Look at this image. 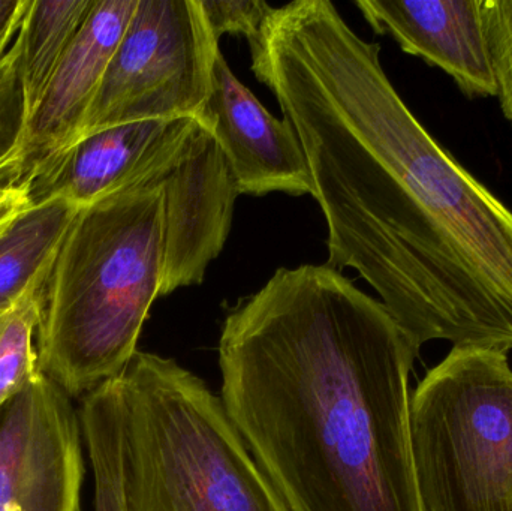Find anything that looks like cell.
I'll use <instances>...</instances> for the list:
<instances>
[{"label": "cell", "mask_w": 512, "mask_h": 511, "mask_svg": "<svg viewBox=\"0 0 512 511\" xmlns=\"http://www.w3.org/2000/svg\"><path fill=\"white\" fill-rule=\"evenodd\" d=\"M95 479V511H126L122 489V456L102 449L90 456Z\"/></svg>", "instance_id": "obj_19"}, {"label": "cell", "mask_w": 512, "mask_h": 511, "mask_svg": "<svg viewBox=\"0 0 512 511\" xmlns=\"http://www.w3.org/2000/svg\"><path fill=\"white\" fill-rule=\"evenodd\" d=\"M423 511H512V369L508 353L453 347L411 395Z\"/></svg>", "instance_id": "obj_5"}, {"label": "cell", "mask_w": 512, "mask_h": 511, "mask_svg": "<svg viewBox=\"0 0 512 511\" xmlns=\"http://www.w3.org/2000/svg\"><path fill=\"white\" fill-rule=\"evenodd\" d=\"M203 122L230 164L239 195H312L306 156L288 120L276 119L219 53Z\"/></svg>", "instance_id": "obj_9"}, {"label": "cell", "mask_w": 512, "mask_h": 511, "mask_svg": "<svg viewBox=\"0 0 512 511\" xmlns=\"http://www.w3.org/2000/svg\"><path fill=\"white\" fill-rule=\"evenodd\" d=\"M27 5L29 0H0V57L14 44Z\"/></svg>", "instance_id": "obj_21"}, {"label": "cell", "mask_w": 512, "mask_h": 511, "mask_svg": "<svg viewBox=\"0 0 512 511\" xmlns=\"http://www.w3.org/2000/svg\"><path fill=\"white\" fill-rule=\"evenodd\" d=\"M83 443L71 396L39 374L0 408V511H80Z\"/></svg>", "instance_id": "obj_7"}, {"label": "cell", "mask_w": 512, "mask_h": 511, "mask_svg": "<svg viewBox=\"0 0 512 511\" xmlns=\"http://www.w3.org/2000/svg\"><path fill=\"white\" fill-rule=\"evenodd\" d=\"M195 119L122 123L83 135L29 179L33 203L65 198L80 209L140 182L162 149Z\"/></svg>", "instance_id": "obj_12"}, {"label": "cell", "mask_w": 512, "mask_h": 511, "mask_svg": "<svg viewBox=\"0 0 512 511\" xmlns=\"http://www.w3.org/2000/svg\"><path fill=\"white\" fill-rule=\"evenodd\" d=\"M21 182L15 174L12 173H0V197L8 191L9 186L14 183Z\"/></svg>", "instance_id": "obj_22"}, {"label": "cell", "mask_w": 512, "mask_h": 511, "mask_svg": "<svg viewBox=\"0 0 512 511\" xmlns=\"http://www.w3.org/2000/svg\"><path fill=\"white\" fill-rule=\"evenodd\" d=\"M95 0H29L17 36L26 125Z\"/></svg>", "instance_id": "obj_14"}, {"label": "cell", "mask_w": 512, "mask_h": 511, "mask_svg": "<svg viewBox=\"0 0 512 511\" xmlns=\"http://www.w3.org/2000/svg\"><path fill=\"white\" fill-rule=\"evenodd\" d=\"M219 53L201 0H138L78 138L122 123L203 120Z\"/></svg>", "instance_id": "obj_6"}, {"label": "cell", "mask_w": 512, "mask_h": 511, "mask_svg": "<svg viewBox=\"0 0 512 511\" xmlns=\"http://www.w3.org/2000/svg\"><path fill=\"white\" fill-rule=\"evenodd\" d=\"M420 350L327 264L277 270L228 314L221 399L289 511H423L409 390Z\"/></svg>", "instance_id": "obj_2"}, {"label": "cell", "mask_w": 512, "mask_h": 511, "mask_svg": "<svg viewBox=\"0 0 512 511\" xmlns=\"http://www.w3.org/2000/svg\"><path fill=\"white\" fill-rule=\"evenodd\" d=\"M80 210L65 198L36 201L6 231L0 239V308L50 275Z\"/></svg>", "instance_id": "obj_13"}, {"label": "cell", "mask_w": 512, "mask_h": 511, "mask_svg": "<svg viewBox=\"0 0 512 511\" xmlns=\"http://www.w3.org/2000/svg\"><path fill=\"white\" fill-rule=\"evenodd\" d=\"M481 17L495 75L496 98L512 125V0H481Z\"/></svg>", "instance_id": "obj_17"}, {"label": "cell", "mask_w": 512, "mask_h": 511, "mask_svg": "<svg viewBox=\"0 0 512 511\" xmlns=\"http://www.w3.org/2000/svg\"><path fill=\"white\" fill-rule=\"evenodd\" d=\"M155 164L131 188L80 210L45 284L39 371L71 398L123 374L162 297L164 197Z\"/></svg>", "instance_id": "obj_3"}, {"label": "cell", "mask_w": 512, "mask_h": 511, "mask_svg": "<svg viewBox=\"0 0 512 511\" xmlns=\"http://www.w3.org/2000/svg\"><path fill=\"white\" fill-rule=\"evenodd\" d=\"M48 276L33 282L18 299L0 308V408L41 374L36 338Z\"/></svg>", "instance_id": "obj_15"}, {"label": "cell", "mask_w": 512, "mask_h": 511, "mask_svg": "<svg viewBox=\"0 0 512 511\" xmlns=\"http://www.w3.org/2000/svg\"><path fill=\"white\" fill-rule=\"evenodd\" d=\"M201 5L218 41L227 33L243 35L251 41L273 8L262 0H201Z\"/></svg>", "instance_id": "obj_18"}, {"label": "cell", "mask_w": 512, "mask_h": 511, "mask_svg": "<svg viewBox=\"0 0 512 511\" xmlns=\"http://www.w3.org/2000/svg\"><path fill=\"white\" fill-rule=\"evenodd\" d=\"M297 135L328 228L327 266L354 269L418 347L512 351V209L412 113L381 45L340 15L262 69Z\"/></svg>", "instance_id": "obj_1"}, {"label": "cell", "mask_w": 512, "mask_h": 511, "mask_svg": "<svg viewBox=\"0 0 512 511\" xmlns=\"http://www.w3.org/2000/svg\"><path fill=\"white\" fill-rule=\"evenodd\" d=\"M24 131L26 110L18 78V47L15 38L12 47L0 57V173L15 174L20 180V152Z\"/></svg>", "instance_id": "obj_16"}, {"label": "cell", "mask_w": 512, "mask_h": 511, "mask_svg": "<svg viewBox=\"0 0 512 511\" xmlns=\"http://www.w3.org/2000/svg\"><path fill=\"white\" fill-rule=\"evenodd\" d=\"M32 204L29 183L17 182L9 186L8 191L0 197V239Z\"/></svg>", "instance_id": "obj_20"}, {"label": "cell", "mask_w": 512, "mask_h": 511, "mask_svg": "<svg viewBox=\"0 0 512 511\" xmlns=\"http://www.w3.org/2000/svg\"><path fill=\"white\" fill-rule=\"evenodd\" d=\"M378 35L442 69L468 98H496L481 0H355Z\"/></svg>", "instance_id": "obj_11"}, {"label": "cell", "mask_w": 512, "mask_h": 511, "mask_svg": "<svg viewBox=\"0 0 512 511\" xmlns=\"http://www.w3.org/2000/svg\"><path fill=\"white\" fill-rule=\"evenodd\" d=\"M119 381L126 511H289L200 377L138 350Z\"/></svg>", "instance_id": "obj_4"}, {"label": "cell", "mask_w": 512, "mask_h": 511, "mask_svg": "<svg viewBox=\"0 0 512 511\" xmlns=\"http://www.w3.org/2000/svg\"><path fill=\"white\" fill-rule=\"evenodd\" d=\"M137 5L138 0H95L27 122L20 152L23 182L77 140Z\"/></svg>", "instance_id": "obj_10"}, {"label": "cell", "mask_w": 512, "mask_h": 511, "mask_svg": "<svg viewBox=\"0 0 512 511\" xmlns=\"http://www.w3.org/2000/svg\"><path fill=\"white\" fill-rule=\"evenodd\" d=\"M164 197L162 296L200 285L219 257L239 191L213 132L200 120L168 144L155 164Z\"/></svg>", "instance_id": "obj_8"}]
</instances>
